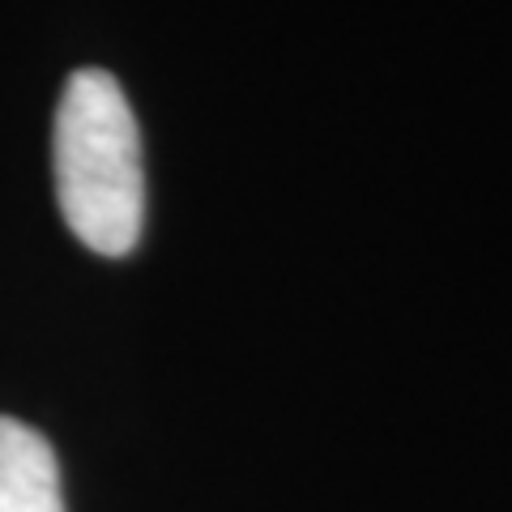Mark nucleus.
Returning a JSON list of instances; mask_svg holds the SVG:
<instances>
[{"label": "nucleus", "mask_w": 512, "mask_h": 512, "mask_svg": "<svg viewBox=\"0 0 512 512\" xmlns=\"http://www.w3.org/2000/svg\"><path fill=\"white\" fill-rule=\"evenodd\" d=\"M56 201L69 231L99 256H128L146 218L141 133L120 82L82 69L64 82L52 133Z\"/></svg>", "instance_id": "nucleus-1"}, {"label": "nucleus", "mask_w": 512, "mask_h": 512, "mask_svg": "<svg viewBox=\"0 0 512 512\" xmlns=\"http://www.w3.org/2000/svg\"><path fill=\"white\" fill-rule=\"evenodd\" d=\"M0 512H64L56 453L35 427L0 414Z\"/></svg>", "instance_id": "nucleus-2"}]
</instances>
